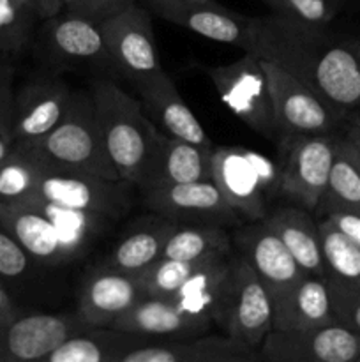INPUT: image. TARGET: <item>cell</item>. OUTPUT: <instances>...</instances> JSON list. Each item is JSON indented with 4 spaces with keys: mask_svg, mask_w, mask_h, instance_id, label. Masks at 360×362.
Returning <instances> with one entry per match:
<instances>
[{
    "mask_svg": "<svg viewBox=\"0 0 360 362\" xmlns=\"http://www.w3.org/2000/svg\"><path fill=\"white\" fill-rule=\"evenodd\" d=\"M330 212H349L360 216V166L348 141L339 134L337 152L327 191L314 214L318 218Z\"/></svg>",
    "mask_w": 360,
    "mask_h": 362,
    "instance_id": "obj_29",
    "label": "cell"
},
{
    "mask_svg": "<svg viewBox=\"0 0 360 362\" xmlns=\"http://www.w3.org/2000/svg\"><path fill=\"white\" fill-rule=\"evenodd\" d=\"M131 187L134 186L126 180H108L88 173L46 168L28 198L116 221L129 209Z\"/></svg>",
    "mask_w": 360,
    "mask_h": 362,
    "instance_id": "obj_9",
    "label": "cell"
},
{
    "mask_svg": "<svg viewBox=\"0 0 360 362\" xmlns=\"http://www.w3.org/2000/svg\"><path fill=\"white\" fill-rule=\"evenodd\" d=\"M14 66L6 53L0 55V133L9 134L14 106Z\"/></svg>",
    "mask_w": 360,
    "mask_h": 362,
    "instance_id": "obj_39",
    "label": "cell"
},
{
    "mask_svg": "<svg viewBox=\"0 0 360 362\" xmlns=\"http://www.w3.org/2000/svg\"><path fill=\"white\" fill-rule=\"evenodd\" d=\"M330 292L327 279L306 274L284 296L272 304V329L302 331L334 324Z\"/></svg>",
    "mask_w": 360,
    "mask_h": 362,
    "instance_id": "obj_24",
    "label": "cell"
},
{
    "mask_svg": "<svg viewBox=\"0 0 360 362\" xmlns=\"http://www.w3.org/2000/svg\"><path fill=\"white\" fill-rule=\"evenodd\" d=\"M212 148L200 147L159 131L154 152L136 187L140 191L212 179Z\"/></svg>",
    "mask_w": 360,
    "mask_h": 362,
    "instance_id": "obj_22",
    "label": "cell"
},
{
    "mask_svg": "<svg viewBox=\"0 0 360 362\" xmlns=\"http://www.w3.org/2000/svg\"><path fill=\"white\" fill-rule=\"evenodd\" d=\"M48 165L25 145L14 144L0 163V202H16L30 197Z\"/></svg>",
    "mask_w": 360,
    "mask_h": 362,
    "instance_id": "obj_33",
    "label": "cell"
},
{
    "mask_svg": "<svg viewBox=\"0 0 360 362\" xmlns=\"http://www.w3.org/2000/svg\"><path fill=\"white\" fill-rule=\"evenodd\" d=\"M251 52L288 71L344 119L360 110L359 59L327 27L272 13L258 18Z\"/></svg>",
    "mask_w": 360,
    "mask_h": 362,
    "instance_id": "obj_1",
    "label": "cell"
},
{
    "mask_svg": "<svg viewBox=\"0 0 360 362\" xmlns=\"http://www.w3.org/2000/svg\"><path fill=\"white\" fill-rule=\"evenodd\" d=\"M260 349L226 334H200L184 339H159L133 350L122 362H256Z\"/></svg>",
    "mask_w": 360,
    "mask_h": 362,
    "instance_id": "obj_20",
    "label": "cell"
},
{
    "mask_svg": "<svg viewBox=\"0 0 360 362\" xmlns=\"http://www.w3.org/2000/svg\"><path fill=\"white\" fill-rule=\"evenodd\" d=\"M232 243L235 253L242 255L249 262L263 283L272 304L306 276L288 247L263 219L239 225L232 233Z\"/></svg>",
    "mask_w": 360,
    "mask_h": 362,
    "instance_id": "obj_17",
    "label": "cell"
},
{
    "mask_svg": "<svg viewBox=\"0 0 360 362\" xmlns=\"http://www.w3.org/2000/svg\"><path fill=\"white\" fill-rule=\"evenodd\" d=\"M349 147H352V145H349ZM352 151H353V154H355V159H356V163H359V166H360V154H359V152H356L355 148H353V147H352Z\"/></svg>",
    "mask_w": 360,
    "mask_h": 362,
    "instance_id": "obj_46",
    "label": "cell"
},
{
    "mask_svg": "<svg viewBox=\"0 0 360 362\" xmlns=\"http://www.w3.org/2000/svg\"><path fill=\"white\" fill-rule=\"evenodd\" d=\"M41 52L64 69H112L101 21L62 9L44 20Z\"/></svg>",
    "mask_w": 360,
    "mask_h": 362,
    "instance_id": "obj_12",
    "label": "cell"
},
{
    "mask_svg": "<svg viewBox=\"0 0 360 362\" xmlns=\"http://www.w3.org/2000/svg\"><path fill=\"white\" fill-rule=\"evenodd\" d=\"M272 13L302 23L328 27L341 11L342 0H261Z\"/></svg>",
    "mask_w": 360,
    "mask_h": 362,
    "instance_id": "obj_35",
    "label": "cell"
},
{
    "mask_svg": "<svg viewBox=\"0 0 360 362\" xmlns=\"http://www.w3.org/2000/svg\"><path fill=\"white\" fill-rule=\"evenodd\" d=\"M90 324L73 313L18 315L0 334V362H42Z\"/></svg>",
    "mask_w": 360,
    "mask_h": 362,
    "instance_id": "obj_18",
    "label": "cell"
},
{
    "mask_svg": "<svg viewBox=\"0 0 360 362\" xmlns=\"http://www.w3.org/2000/svg\"><path fill=\"white\" fill-rule=\"evenodd\" d=\"M318 226L325 260V279L360 290V246L335 228L327 218L318 219Z\"/></svg>",
    "mask_w": 360,
    "mask_h": 362,
    "instance_id": "obj_30",
    "label": "cell"
},
{
    "mask_svg": "<svg viewBox=\"0 0 360 362\" xmlns=\"http://www.w3.org/2000/svg\"><path fill=\"white\" fill-rule=\"evenodd\" d=\"M152 212L179 225L239 226L244 219L228 204L214 180L172 184L140 191Z\"/></svg>",
    "mask_w": 360,
    "mask_h": 362,
    "instance_id": "obj_15",
    "label": "cell"
},
{
    "mask_svg": "<svg viewBox=\"0 0 360 362\" xmlns=\"http://www.w3.org/2000/svg\"><path fill=\"white\" fill-rule=\"evenodd\" d=\"M260 354L268 362H360V332L339 322L302 331L272 329Z\"/></svg>",
    "mask_w": 360,
    "mask_h": 362,
    "instance_id": "obj_13",
    "label": "cell"
},
{
    "mask_svg": "<svg viewBox=\"0 0 360 362\" xmlns=\"http://www.w3.org/2000/svg\"><path fill=\"white\" fill-rule=\"evenodd\" d=\"M44 2V13H46V20L52 16H55L56 13L62 11V0H42Z\"/></svg>",
    "mask_w": 360,
    "mask_h": 362,
    "instance_id": "obj_44",
    "label": "cell"
},
{
    "mask_svg": "<svg viewBox=\"0 0 360 362\" xmlns=\"http://www.w3.org/2000/svg\"><path fill=\"white\" fill-rule=\"evenodd\" d=\"M235 253V251H233ZM232 255H214L208 258L172 297L187 313L210 318L214 324L219 300L224 292L226 281L232 267Z\"/></svg>",
    "mask_w": 360,
    "mask_h": 362,
    "instance_id": "obj_28",
    "label": "cell"
},
{
    "mask_svg": "<svg viewBox=\"0 0 360 362\" xmlns=\"http://www.w3.org/2000/svg\"><path fill=\"white\" fill-rule=\"evenodd\" d=\"M112 219L71 211L37 198L0 202V226L30 258L48 267L71 264L108 228Z\"/></svg>",
    "mask_w": 360,
    "mask_h": 362,
    "instance_id": "obj_2",
    "label": "cell"
},
{
    "mask_svg": "<svg viewBox=\"0 0 360 362\" xmlns=\"http://www.w3.org/2000/svg\"><path fill=\"white\" fill-rule=\"evenodd\" d=\"M221 101L249 129L268 140H277L270 88L263 62L253 52L229 64L203 67Z\"/></svg>",
    "mask_w": 360,
    "mask_h": 362,
    "instance_id": "obj_7",
    "label": "cell"
},
{
    "mask_svg": "<svg viewBox=\"0 0 360 362\" xmlns=\"http://www.w3.org/2000/svg\"><path fill=\"white\" fill-rule=\"evenodd\" d=\"M18 315L20 313H18L13 300H11V297L7 296L6 288H4L2 283H0V334H2L4 329L9 325V322L13 320V318H16Z\"/></svg>",
    "mask_w": 360,
    "mask_h": 362,
    "instance_id": "obj_42",
    "label": "cell"
},
{
    "mask_svg": "<svg viewBox=\"0 0 360 362\" xmlns=\"http://www.w3.org/2000/svg\"><path fill=\"white\" fill-rule=\"evenodd\" d=\"M219 255V253H215ZM224 255V253H222ZM232 255V253H229ZM210 257L198 258V260H175V258L161 257L154 264L148 265L145 271L138 274L141 286L147 297H162V299H172L180 286L205 264Z\"/></svg>",
    "mask_w": 360,
    "mask_h": 362,
    "instance_id": "obj_34",
    "label": "cell"
},
{
    "mask_svg": "<svg viewBox=\"0 0 360 362\" xmlns=\"http://www.w3.org/2000/svg\"><path fill=\"white\" fill-rule=\"evenodd\" d=\"M212 325L210 318L187 313L173 299L143 297L113 327L155 339H184L205 334Z\"/></svg>",
    "mask_w": 360,
    "mask_h": 362,
    "instance_id": "obj_23",
    "label": "cell"
},
{
    "mask_svg": "<svg viewBox=\"0 0 360 362\" xmlns=\"http://www.w3.org/2000/svg\"><path fill=\"white\" fill-rule=\"evenodd\" d=\"M143 297L147 296L138 276L102 264L85 278L78 293L76 311L94 327H113Z\"/></svg>",
    "mask_w": 360,
    "mask_h": 362,
    "instance_id": "obj_19",
    "label": "cell"
},
{
    "mask_svg": "<svg viewBox=\"0 0 360 362\" xmlns=\"http://www.w3.org/2000/svg\"><path fill=\"white\" fill-rule=\"evenodd\" d=\"M261 62L270 88L277 140L300 134L337 133L339 127L344 126V117L332 110L307 85L270 60L261 59Z\"/></svg>",
    "mask_w": 360,
    "mask_h": 362,
    "instance_id": "obj_10",
    "label": "cell"
},
{
    "mask_svg": "<svg viewBox=\"0 0 360 362\" xmlns=\"http://www.w3.org/2000/svg\"><path fill=\"white\" fill-rule=\"evenodd\" d=\"M263 221L282 240L306 274L325 278V260L318 219L300 205H286L268 211Z\"/></svg>",
    "mask_w": 360,
    "mask_h": 362,
    "instance_id": "obj_25",
    "label": "cell"
},
{
    "mask_svg": "<svg viewBox=\"0 0 360 362\" xmlns=\"http://www.w3.org/2000/svg\"><path fill=\"white\" fill-rule=\"evenodd\" d=\"M101 28L109 67L115 73L126 76L138 87L164 71L147 9L133 4L101 21Z\"/></svg>",
    "mask_w": 360,
    "mask_h": 362,
    "instance_id": "obj_11",
    "label": "cell"
},
{
    "mask_svg": "<svg viewBox=\"0 0 360 362\" xmlns=\"http://www.w3.org/2000/svg\"><path fill=\"white\" fill-rule=\"evenodd\" d=\"M210 163L212 180L244 221L268 214V202L279 197V170L270 158L242 145H214Z\"/></svg>",
    "mask_w": 360,
    "mask_h": 362,
    "instance_id": "obj_5",
    "label": "cell"
},
{
    "mask_svg": "<svg viewBox=\"0 0 360 362\" xmlns=\"http://www.w3.org/2000/svg\"><path fill=\"white\" fill-rule=\"evenodd\" d=\"M46 20L42 0H0V53H21L34 28Z\"/></svg>",
    "mask_w": 360,
    "mask_h": 362,
    "instance_id": "obj_32",
    "label": "cell"
},
{
    "mask_svg": "<svg viewBox=\"0 0 360 362\" xmlns=\"http://www.w3.org/2000/svg\"><path fill=\"white\" fill-rule=\"evenodd\" d=\"M339 133L279 138V194L316 212L327 191Z\"/></svg>",
    "mask_w": 360,
    "mask_h": 362,
    "instance_id": "obj_6",
    "label": "cell"
},
{
    "mask_svg": "<svg viewBox=\"0 0 360 362\" xmlns=\"http://www.w3.org/2000/svg\"><path fill=\"white\" fill-rule=\"evenodd\" d=\"M13 147H14V141L11 140L9 134L0 133V163L6 159V156L9 154L11 148H13Z\"/></svg>",
    "mask_w": 360,
    "mask_h": 362,
    "instance_id": "obj_43",
    "label": "cell"
},
{
    "mask_svg": "<svg viewBox=\"0 0 360 362\" xmlns=\"http://www.w3.org/2000/svg\"><path fill=\"white\" fill-rule=\"evenodd\" d=\"M32 148L48 168L80 172L108 180H122L109 158L90 92L74 90L62 122Z\"/></svg>",
    "mask_w": 360,
    "mask_h": 362,
    "instance_id": "obj_4",
    "label": "cell"
},
{
    "mask_svg": "<svg viewBox=\"0 0 360 362\" xmlns=\"http://www.w3.org/2000/svg\"><path fill=\"white\" fill-rule=\"evenodd\" d=\"M341 136L360 154V110L344 120Z\"/></svg>",
    "mask_w": 360,
    "mask_h": 362,
    "instance_id": "obj_41",
    "label": "cell"
},
{
    "mask_svg": "<svg viewBox=\"0 0 360 362\" xmlns=\"http://www.w3.org/2000/svg\"><path fill=\"white\" fill-rule=\"evenodd\" d=\"M136 88L145 115L161 133L200 147L214 148L207 131L186 105L166 71L138 85Z\"/></svg>",
    "mask_w": 360,
    "mask_h": 362,
    "instance_id": "obj_21",
    "label": "cell"
},
{
    "mask_svg": "<svg viewBox=\"0 0 360 362\" xmlns=\"http://www.w3.org/2000/svg\"><path fill=\"white\" fill-rule=\"evenodd\" d=\"M152 13L210 41L251 52L258 18L244 16L214 0H147Z\"/></svg>",
    "mask_w": 360,
    "mask_h": 362,
    "instance_id": "obj_14",
    "label": "cell"
},
{
    "mask_svg": "<svg viewBox=\"0 0 360 362\" xmlns=\"http://www.w3.org/2000/svg\"><path fill=\"white\" fill-rule=\"evenodd\" d=\"M159 339L115 327H90L71 336L42 362H122L133 350Z\"/></svg>",
    "mask_w": 360,
    "mask_h": 362,
    "instance_id": "obj_26",
    "label": "cell"
},
{
    "mask_svg": "<svg viewBox=\"0 0 360 362\" xmlns=\"http://www.w3.org/2000/svg\"><path fill=\"white\" fill-rule=\"evenodd\" d=\"M232 233L217 225H176L166 243L162 257L198 260L215 253H233Z\"/></svg>",
    "mask_w": 360,
    "mask_h": 362,
    "instance_id": "obj_31",
    "label": "cell"
},
{
    "mask_svg": "<svg viewBox=\"0 0 360 362\" xmlns=\"http://www.w3.org/2000/svg\"><path fill=\"white\" fill-rule=\"evenodd\" d=\"M32 258L21 244L0 226V276L2 278H21L30 271Z\"/></svg>",
    "mask_w": 360,
    "mask_h": 362,
    "instance_id": "obj_37",
    "label": "cell"
},
{
    "mask_svg": "<svg viewBox=\"0 0 360 362\" xmlns=\"http://www.w3.org/2000/svg\"><path fill=\"white\" fill-rule=\"evenodd\" d=\"M323 218H327L335 228L341 230L346 237H349L353 243L360 246V216L349 214V212H330Z\"/></svg>",
    "mask_w": 360,
    "mask_h": 362,
    "instance_id": "obj_40",
    "label": "cell"
},
{
    "mask_svg": "<svg viewBox=\"0 0 360 362\" xmlns=\"http://www.w3.org/2000/svg\"><path fill=\"white\" fill-rule=\"evenodd\" d=\"M344 45L355 53V57L359 59L360 62V37H353V39H344Z\"/></svg>",
    "mask_w": 360,
    "mask_h": 362,
    "instance_id": "obj_45",
    "label": "cell"
},
{
    "mask_svg": "<svg viewBox=\"0 0 360 362\" xmlns=\"http://www.w3.org/2000/svg\"><path fill=\"white\" fill-rule=\"evenodd\" d=\"M335 320L360 332V290L327 281Z\"/></svg>",
    "mask_w": 360,
    "mask_h": 362,
    "instance_id": "obj_36",
    "label": "cell"
},
{
    "mask_svg": "<svg viewBox=\"0 0 360 362\" xmlns=\"http://www.w3.org/2000/svg\"><path fill=\"white\" fill-rule=\"evenodd\" d=\"M74 90L62 76H39L14 95L9 136L18 145H32L55 129L69 110Z\"/></svg>",
    "mask_w": 360,
    "mask_h": 362,
    "instance_id": "obj_16",
    "label": "cell"
},
{
    "mask_svg": "<svg viewBox=\"0 0 360 362\" xmlns=\"http://www.w3.org/2000/svg\"><path fill=\"white\" fill-rule=\"evenodd\" d=\"M90 95L119 177L136 187L154 152L159 129L145 115L140 99L127 94L115 81H94Z\"/></svg>",
    "mask_w": 360,
    "mask_h": 362,
    "instance_id": "obj_3",
    "label": "cell"
},
{
    "mask_svg": "<svg viewBox=\"0 0 360 362\" xmlns=\"http://www.w3.org/2000/svg\"><path fill=\"white\" fill-rule=\"evenodd\" d=\"M176 225L179 223L161 214L143 218L113 247V251L104 260V265L138 276L162 257L166 243Z\"/></svg>",
    "mask_w": 360,
    "mask_h": 362,
    "instance_id": "obj_27",
    "label": "cell"
},
{
    "mask_svg": "<svg viewBox=\"0 0 360 362\" xmlns=\"http://www.w3.org/2000/svg\"><path fill=\"white\" fill-rule=\"evenodd\" d=\"M136 0H62V9L83 14L92 20L104 21L106 18L127 9Z\"/></svg>",
    "mask_w": 360,
    "mask_h": 362,
    "instance_id": "obj_38",
    "label": "cell"
},
{
    "mask_svg": "<svg viewBox=\"0 0 360 362\" xmlns=\"http://www.w3.org/2000/svg\"><path fill=\"white\" fill-rule=\"evenodd\" d=\"M214 324L226 336L260 349L272 331V300L249 262L233 253L228 281L215 311Z\"/></svg>",
    "mask_w": 360,
    "mask_h": 362,
    "instance_id": "obj_8",
    "label": "cell"
}]
</instances>
